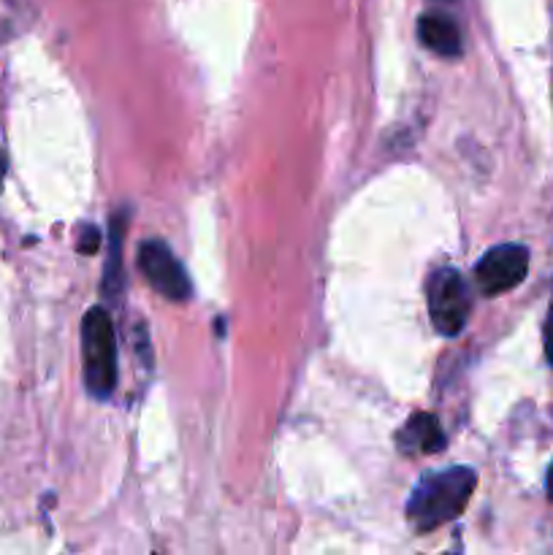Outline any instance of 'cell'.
Here are the masks:
<instances>
[{
	"mask_svg": "<svg viewBox=\"0 0 553 555\" xmlns=\"http://www.w3.org/2000/svg\"><path fill=\"white\" fill-rule=\"evenodd\" d=\"M139 269L160 296L171 298V301H184L190 296V280L184 274V266L160 238H150V242L141 244Z\"/></svg>",
	"mask_w": 553,
	"mask_h": 555,
	"instance_id": "obj_5",
	"label": "cell"
},
{
	"mask_svg": "<svg viewBox=\"0 0 553 555\" xmlns=\"http://www.w3.org/2000/svg\"><path fill=\"white\" fill-rule=\"evenodd\" d=\"M3 177H5V157L3 152H0V184H3Z\"/></svg>",
	"mask_w": 553,
	"mask_h": 555,
	"instance_id": "obj_12",
	"label": "cell"
},
{
	"mask_svg": "<svg viewBox=\"0 0 553 555\" xmlns=\"http://www.w3.org/2000/svg\"><path fill=\"white\" fill-rule=\"evenodd\" d=\"M396 442H399L401 453L426 455V453H439L448 439H445L442 426H439V421L432 415V412H417V415H412L410 421L401 426Z\"/></svg>",
	"mask_w": 553,
	"mask_h": 555,
	"instance_id": "obj_6",
	"label": "cell"
},
{
	"mask_svg": "<svg viewBox=\"0 0 553 555\" xmlns=\"http://www.w3.org/2000/svg\"><path fill=\"white\" fill-rule=\"evenodd\" d=\"M545 356L553 366V309H551V318H548L545 323Z\"/></svg>",
	"mask_w": 553,
	"mask_h": 555,
	"instance_id": "obj_10",
	"label": "cell"
},
{
	"mask_svg": "<svg viewBox=\"0 0 553 555\" xmlns=\"http://www.w3.org/2000/svg\"><path fill=\"white\" fill-rule=\"evenodd\" d=\"M119 253H123V225H119V220H114L112 236H108V266H106V276H103V293H106L108 298H117L119 287H123Z\"/></svg>",
	"mask_w": 553,
	"mask_h": 555,
	"instance_id": "obj_8",
	"label": "cell"
},
{
	"mask_svg": "<svg viewBox=\"0 0 553 555\" xmlns=\"http://www.w3.org/2000/svg\"><path fill=\"white\" fill-rule=\"evenodd\" d=\"M477 475L470 466H455V469L437 472V475L423 477L407 502V518L415 524L421 534L439 529L448 520L459 518L475 493Z\"/></svg>",
	"mask_w": 553,
	"mask_h": 555,
	"instance_id": "obj_1",
	"label": "cell"
},
{
	"mask_svg": "<svg viewBox=\"0 0 553 555\" xmlns=\"http://www.w3.org/2000/svg\"><path fill=\"white\" fill-rule=\"evenodd\" d=\"M417 36H421L423 47L442 54V57H455V54H461L459 25H455L450 16L423 14L421 20H417Z\"/></svg>",
	"mask_w": 553,
	"mask_h": 555,
	"instance_id": "obj_7",
	"label": "cell"
},
{
	"mask_svg": "<svg viewBox=\"0 0 553 555\" xmlns=\"http://www.w3.org/2000/svg\"><path fill=\"white\" fill-rule=\"evenodd\" d=\"M548 499L553 502V464H551V469H548Z\"/></svg>",
	"mask_w": 553,
	"mask_h": 555,
	"instance_id": "obj_11",
	"label": "cell"
},
{
	"mask_svg": "<svg viewBox=\"0 0 553 555\" xmlns=\"http://www.w3.org/2000/svg\"><path fill=\"white\" fill-rule=\"evenodd\" d=\"M98 247H101V231H98V228H92V225H87L85 231H81V236H79V253L95 255Z\"/></svg>",
	"mask_w": 553,
	"mask_h": 555,
	"instance_id": "obj_9",
	"label": "cell"
},
{
	"mask_svg": "<svg viewBox=\"0 0 553 555\" xmlns=\"http://www.w3.org/2000/svg\"><path fill=\"white\" fill-rule=\"evenodd\" d=\"M85 383L95 399H108L117 388V334L106 309L92 307L81 320Z\"/></svg>",
	"mask_w": 553,
	"mask_h": 555,
	"instance_id": "obj_2",
	"label": "cell"
},
{
	"mask_svg": "<svg viewBox=\"0 0 553 555\" xmlns=\"http://www.w3.org/2000/svg\"><path fill=\"white\" fill-rule=\"evenodd\" d=\"M426 304L434 328L442 336H459L472 314L470 285L455 269H437L426 282Z\"/></svg>",
	"mask_w": 553,
	"mask_h": 555,
	"instance_id": "obj_3",
	"label": "cell"
},
{
	"mask_svg": "<svg viewBox=\"0 0 553 555\" xmlns=\"http://www.w3.org/2000/svg\"><path fill=\"white\" fill-rule=\"evenodd\" d=\"M526 271H529V249L520 244H499L477 260L475 282L486 296H502L526 280Z\"/></svg>",
	"mask_w": 553,
	"mask_h": 555,
	"instance_id": "obj_4",
	"label": "cell"
}]
</instances>
